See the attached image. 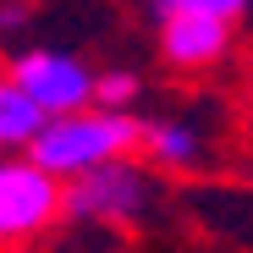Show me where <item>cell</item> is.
Wrapping results in <instances>:
<instances>
[{
  "label": "cell",
  "instance_id": "cell-1",
  "mask_svg": "<svg viewBox=\"0 0 253 253\" xmlns=\"http://www.w3.org/2000/svg\"><path fill=\"white\" fill-rule=\"evenodd\" d=\"M165 209V176L138 154H116L94 171L61 182V220L94 231H143Z\"/></svg>",
  "mask_w": 253,
  "mask_h": 253
},
{
  "label": "cell",
  "instance_id": "cell-2",
  "mask_svg": "<svg viewBox=\"0 0 253 253\" xmlns=\"http://www.w3.org/2000/svg\"><path fill=\"white\" fill-rule=\"evenodd\" d=\"M138 149V110H99V105H83V110H61L44 116L39 138L22 149L39 171H50L55 182H72L94 165L116 160V154H132Z\"/></svg>",
  "mask_w": 253,
  "mask_h": 253
},
{
  "label": "cell",
  "instance_id": "cell-3",
  "mask_svg": "<svg viewBox=\"0 0 253 253\" xmlns=\"http://www.w3.org/2000/svg\"><path fill=\"white\" fill-rule=\"evenodd\" d=\"M61 226V182L28 154H0V253L28 248Z\"/></svg>",
  "mask_w": 253,
  "mask_h": 253
},
{
  "label": "cell",
  "instance_id": "cell-4",
  "mask_svg": "<svg viewBox=\"0 0 253 253\" xmlns=\"http://www.w3.org/2000/svg\"><path fill=\"white\" fill-rule=\"evenodd\" d=\"M0 72H6L44 116L83 110L88 94H94V66L77 50H61V44H17V50H6V66Z\"/></svg>",
  "mask_w": 253,
  "mask_h": 253
},
{
  "label": "cell",
  "instance_id": "cell-5",
  "mask_svg": "<svg viewBox=\"0 0 253 253\" xmlns=\"http://www.w3.org/2000/svg\"><path fill=\"white\" fill-rule=\"evenodd\" d=\"M149 171L160 176H198L220 160V132L204 110H171V116H138V149Z\"/></svg>",
  "mask_w": 253,
  "mask_h": 253
},
{
  "label": "cell",
  "instance_id": "cell-6",
  "mask_svg": "<svg viewBox=\"0 0 253 253\" xmlns=\"http://www.w3.org/2000/svg\"><path fill=\"white\" fill-rule=\"evenodd\" d=\"M237 22L220 17H160V66L176 77H215L237 61Z\"/></svg>",
  "mask_w": 253,
  "mask_h": 253
},
{
  "label": "cell",
  "instance_id": "cell-7",
  "mask_svg": "<svg viewBox=\"0 0 253 253\" xmlns=\"http://www.w3.org/2000/svg\"><path fill=\"white\" fill-rule=\"evenodd\" d=\"M39 126H44V110L0 72V154H22L39 138Z\"/></svg>",
  "mask_w": 253,
  "mask_h": 253
},
{
  "label": "cell",
  "instance_id": "cell-8",
  "mask_svg": "<svg viewBox=\"0 0 253 253\" xmlns=\"http://www.w3.org/2000/svg\"><path fill=\"white\" fill-rule=\"evenodd\" d=\"M88 105H99V110H138V105H143V77H138L132 66H105V72H94Z\"/></svg>",
  "mask_w": 253,
  "mask_h": 253
},
{
  "label": "cell",
  "instance_id": "cell-9",
  "mask_svg": "<svg viewBox=\"0 0 253 253\" xmlns=\"http://www.w3.org/2000/svg\"><path fill=\"white\" fill-rule=\"evenodd\" d=\"M143 6L154 11V22L160 17H220V22H248V6L253 0H143Z\"/></svg>",
  "mask_w": 253,
  "mask_h": 253
},
{
  "label": "cell",
  "instance_id": "cell-10",
  "mask_svg": "<svg viewBox=\"0 0 253 253\" xmlns=\"http://www.w3.org/2000/svg\"><path fill=\"white\" fill-rule=\"evenodd\" d=\"M33 22V0H0V50H17Z\"/></svg>",
  "mask_w": 253,
  "mask_h": 253
}]
</instances>
